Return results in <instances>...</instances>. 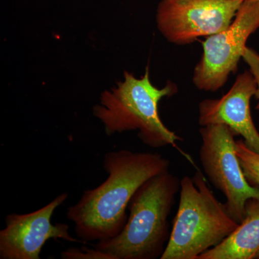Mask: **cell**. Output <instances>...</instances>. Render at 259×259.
Segmentation results:
<instances>
[{"mask_svg":"<svg viewBox=\"0 0 259 259\" xmlns=\"http://www.w3.org/2000/svg\"><path fill=\"white\" fill-rule=\"evenodd\" d=\"M170 162L158 153L122 149L105 153L107 180L96 188L85 190L70 206L66 217L74 224L76 236L83 243L110 239L127 223L126 212L138 189L150 178L169 170Z\"/></svg>","mask_w":259,"mask_h":259,"instance_id":"6da1fadb","label":"cell"},{"mask_svg":"<svg viewBox=\"0 0 259 259\" xmlns=\"http://www.w3.org/2000/svg\"><path fill=\"white\" fill-rule=\"evenodd\" d=\"M180 190V180L169 170L151 177L133 196L122 231L94 247L114 259L161 258L171 234L168 216Z\"/></svg>","mask_w":259,"mask_h":259,"instance_id":"7a4b0ae2","label":"cell"},{"mask_svg":"<svg viewBox=\"0 0 259 259\" xmlns=\"http://www.w3.org/2000/svg\"><path fill=\"white\" fill-rule=\"evenodd\" d=\"M149 74L148 66L140 79L125 71L123 80L101 94L93 115L102 122L107 136L138 131L140 140L150 147L177 148L182 138L162 122L158 105L163 97L175 95L178 88L172 81L162 89L156 88Z\"/></svg>","mask_w":259,"mask_h":259,"instance_id":"3957f363","label":"cell"},{"mask_svg":"<svg viewBox=\"0 0 259 259\" xmlns=\"http://www.w3.org/2000/svg\"><path fill=\"white\" fill-rule=\"evenodd\" d=\"M180 193L171 234L160 259H198L239 224L216 198L199 170L180 180Z\"/></svg>","mask_w":259,"mask_h":259,"instance_id":"277c9868","label":"cell"},{"mask_svg":"<svg viewBox=\"0 0 259 259\" xmlns=\"http://www.w3.org/2000/svg\"><path fill=\"white\" fill-rule=\"evenodd\" d=\"M199 134V160L204 173L224 194L228 214L240 223L244 219L248 202L259 201V187L250 185L245 176L235 149L236 135L223 124L203 126Z\"/></svg>","mask_w":259,"mask_h":259,"instance_id":"5b68a950","label":"cell"},{"mask_svg":"<svg viewBox=\"0 0 259 259\" xmlns=\"http://www.w3.org/2000/svg\"><path fill=\"white\" fill-rule=\"evenodd\" d=\"M258 28L259 1L244 0L230 26L202 42L203 53L194 70V86L207 92L222 88L236 72L248 37Z\"/></svg>","mask_w":259,"mask_h":259,"instance_id":"8992f818","label":"cell"},{"mask_svg":"<svg viewBox=\"0 0 259 259\" xmlns=\"http://www.w3.org/2000/svg\"><path fill=\"white\" fill-rule=\"evenodd\" d=\"M244 0H161L156 23L171 44L187 45L230 26Z\"/></svg>","mask_w":259,"mask_h":259,"instance_id":"52a82bcc","label":"cell"},{"mask_svg":"<svg viewBox=\"0 0 259 259\" xmlns=\"http://www.w3.org/2000/svg\"><path fill=\"white\" fill-rule=\"evenodd\" d=\"M68 197L69 194L62 193L35 212L8 214L6 226L0 231V258L40 259L42 247L49 240L84 243L70 234L69 225L51 222L56 209Z\"/></svg>","mask_w":259,"mask_h":259,"instance_id":"ba28073f","label":"cell"},{"mask_svg":"<svg viewBox=\"0 0 259 259\" xmlns=\"http://www.w3.org/2000/svg\"><path fill=\"white\" fill-rule=\"evenodd\" d=\"M257 85L250 71L237 76L231 90L218 99H206L199 105V125L223 124L241 136L248 148L259 153V133L250 114V102Z\"/></svg>","mask_w":259,"mask_h":259,"instance_id":"9c48e42d","label":"cell"},{"mask_svg":"<svg viewBox=\"0 0 259 259\" xmlns=\"http://www.w3.org/2000/svg\"><path fill=\"white\" fill-rule=\"evenodd\" d=\"M259 258V201L247 204L243 221L223 240L198 259H253Z\"/></svg>","mask_w":259,"mask_h":259,"instance_id":"30bf717a","label":"cell"},{"mask_svg":"<svg viewBox=\"0 0 259 259\" xmlns=\"http://www.w3.org/2000/svg\"><path fill=\"white\" fill-rule=\"evenodd\" d=\"M235 149L247 180L259 187V153L248 148L243 139L236 141Z\"/></svg>","mask_w":259,"mask_h":259,"instance_id":"8fae6325","label":"cell"},{"mask_svg":"<svg viewBox=\"0 0 259 259\" xmlns=\"http://www.w3.org/2000/svg\"><path fill=\"white\" fill-rule=\"evenodd\" d=\"M61 258L63 259H114L113 257L105 252L93 248L82 246L81 248H71L61 252Z\"/></svg>","mask_w":259,"mask_h":259,"instance_id":"7c38bea8","label":"cell"},{"mask_svg":"<svg viewBox=\"0 0 259 259\" xmlns=\"http://www.w3.org/2000/svg\"><path fill=\"white\" fill-rule=\"evenodd\" d=\"M242 59L249 66L250 73L253 75L256 82L257 89L254 96L258 102L255 109L259 110V54L253 49L246 47Z\"/></svg>","mask_w":259,"mask_h":259,"instance_id":"4fadbf2b","label":"cell"},{"mask_svg":"<svg viewBox=\"0 0 259 259\" xmlns=\"http://www.w3.org/2000/svg\"><path fill=\"white\" fill-rule=\"evenodd\" d=\"M258 1H259V0H258Z\"/></svg>","mask_w":259,"mask_h":259,"instance_id":"5bb4252c","label":"cell"}]
</instances>
